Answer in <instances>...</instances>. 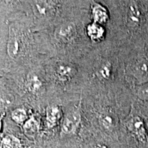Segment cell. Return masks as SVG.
<instances>
[{"label":"cell","instance_id":"cell-1","mask_svg":"<svg viewBox=\"0 0 148 148\" xmlns=\"http://www.w3.org/2000/svg\"><path fill=\"white\" fill-rule=\"evenodd\" d=\"M81 122L79 106L72 108L64 116L61 125V136L73 134L76 132Z\"/></svg>","mask_w":148,"mask_h":148},{"label":"cell","instance_id":"cell-2","mask_svg":"<svg viewBox=\"0 0 148 148\" xmlns=\"http://www.w3.org/2000/svg\"><path fill=\"white\" fill-rule=\"evenodd\" d=\"M23 50L21 38L17 30L14 27L9 28L8 43H7V52L9 56L12 59L17 58L21 54Z\"/></svg>","mask_w":148,"mask_h":148},{"label":"cell","instance_id":"cell-3","mask_svg":"<svg viewBox=\"0 0 148 148\" xmlns=\"http://www.w3.org/2000/svg\"><path fill=\"white\" fill-rule=\"evenodd\" d=\"M129 71L138 84H142L148 82V62L145 59L133 62L130 66Z\"/></svg>","mask_w":148,"mask_h":148},{"label":"cell","instance_id":"cell-4","mask_svg":"<svg viewBox=\"0 0 148 148\" xmlns=\"http://www.w3.org/2000/svg\"><path fill=\"white\" fill-rule=\"evenodd\" d=\"M126 126L131 132L137 136L139 140H141L143 143H148L147 135L146 134L143 121L140 117L133 116L127 121Z\"/></svg>","mask_w":148,"mask_h":148},{"label":"cell","instance_id":"cell-5","mask_svg":"<svg viewBox=\"0 0 148 148\" xmlns=\"http://www.w3.org/2000/svg\"><path fill=\"white\" fill-rule=\"evenodd\" d=\"M76 34V28L72 23L61 24L55 31V38L59 41L68 42L71 40Z\"/></svg>","mask_w":148,"mask_h":148},{"label":"cell","instance_id":"cell-6","mask_svg":"<svg viewBox=\"0 0 148 148\" xmlns=\"http://www.w3.org/2000/svg\"><path fill=\"white\" fill-rule=\"evenodd\" d=\"M26 86L29 92L37 94L42 88V82L36 73H30L27 77Z\"/></svg>","mask_w":148,"mask_h":148},{"label":"cell","instance_id":"cell-7","mask_svg":"<svg viewBox=\"0 0 148 148\" xmlns=\"http://www.w3.org/2000/svg\"><path fill=\"white\" fill-rule=\"evenodd\" d=\"M60 117V110L58 106H48L46 110V122L47 127L51 128L56 125Z\"/></svg>","mask_w":148,"mask_h":148},{"label":"cell","instance_id":"cell-8","mask_svg":"<svg viewBox=\"0 0 148 148\" xmlns=\"http://www.w3.org/2000/svg\"><path fill=\"white\" fill-rule=\"evenodd\" d=\"M92 16L94 20V23L97 24L105 23L108 18V13L106 9L98 3H94L92 5Z\"/></svg>","mask_w":148,"mask_h":148},{"label":"cell","instance_id":"cell-9","mask_svg":"<svg viewBox=\"0 0 148 148\" xmlns=\"http://www.w3.org/2000/svg\"><path fill=\"white\" fill-rule=\"evenodd\" d=\"M140 12L138 7L134 3L130 6L127 15V23L132 27H136L140 23Z\"/></svg>","mask_w":148,"mask_h":148},{"label":"cell","instance_id":"cell-10","mask_svg":"<svg viewBox=\"0 0 148 148\" xmlns=\"http://www.w3.org/2000/svg\"><path fill=\"white\" fill-rule=\"evenodd\" d=\"M23 130L27 136H34L39 130V124L38 120L34 116H30L23 124Z\"/></svg>","mask_w":148,"mask_h":148},{"label":"cell","instance_id":"cell-11","mask_svg":"<svg viewBox=\"0 0 148 148\" xmlns=\"http://www.w3.org/2000/svg\"><path fill=\"white\" fill-rule=\"evenodd\" d=\"M104 30L99 24L93 23L87 27V34L92 40H99L103 38Z\"/></svg>","mask_w":148,"mask_h":148},{"label":"cell","instance_id":"cell-12","mask_svg":"<svg viewBox=\"0 0 148 148\" xmlns=\"http://www.w3.org/2000/svg\"><path fill=\"white\" fill-rule=\"evenodd\" d=\"M21 147L19 140L12 135H7L3 138L0 143V148H19Z\"/></svg>","mask_w":148,"mask_h":148},{"label":"cell","instance_id":"cell-13","mask_svg":"<svg viewBox=\"0 0 148 148\" xmlns=\"http://www.w3.org/2000/svg\"><path fill=\"white\" fill-rule=\"evenodd\" d=\"M11 118L18 124H23L27 119L26 110L21 108L14 109L11 113Z\"/></svg>","mask_w":148,"mask_h":148},{"label":"cell","instance_id":"cell-14","mask_svg":"<svg viewBox=\"0 0 148 148\" xmlns=\"http://www.w3.org/2000/svg\"><path fill=\"white\" fill-rule=\"evenodd\" d=\"M74 68L71 66L67 65V64H62L60 65L57 69V73L61 78L66 79L73 75L74 73Z\"/></svg>","mask_w":148,"mask_h":148},{"label":"cell","instance_id":"cell-15","mask_svg":"<svg viewBox=\"0 0 148 148\" xmlns=\"http://www.w3.org/2000/svg\"><path fill=\"white\" fill-rule=\"evenodd\" d=\"M50 7L49 4L43 0H38L35 3V9L37 11V13L40 16L48 15L50 10Z\"/></svg>","mask_w":148,"mask_h":148},{"label":"cell","instance_id":"cell-16","mask_svg":"<svg viewBox=\"0 0 148 148\" xmlns=\"http://www.w3.org/2000/svg\"><path fill=\"white\" fill-rule=\"evenodd\" d=\"M137 96L142 100H148V82L140 85L137 89Z\"/></svg>","mask_w":148,"mask_h":148},{"label":"cell","instance_id":"cell-17","mask_svg":"<svg viewBox=\"0 0 148 148\" xmlns=\"http://www.w3.org/2000/svg\"><path fill=\"white\" fill-rule=\"evenodd\" d=\"M100 121L103 126L106 129H110L113 126V119L110 115L107 114H103L101 116Z\"/></svg>","mask_w":148,"mask_h":148},{"label":"cell","instance_id":"cell-18","mask_svg":"<svg viewBox=\"0 0 148 148\" xmlns=\"http://www.w3.org/2000/svg\"><path fill=\"white\" fill-rule=\"evenodd\" d=\"M10 103V101L6 97L0 96V114H5L4 110L6 109L8 105Z\"/></svg>","mask_w":148,"mask_h":148},{"label":"cell","instance_id":"cell-19","mask_svg":"<svg viewBox=\"0 0 148 148\" xmlns=\"http://www.w3.org/2000/svg\"><path fill=\"white\" fill-rule=\"evenodd\" d=\"M99 74L100 76H101L103 78H108L110 76V69L108 65H104L100 69L99 71Z\"/></svg>","mask_w":148,"mask_h":148},{"label":"cell","instance_id":"cell-20","mask_svg":"<svg viewBox=\"0 0 148 148\" xmlns=\"http://www.w3.org/2000/svg\"><path fill=\"white\" fill-rule=\"evenodd\" d=\"M4 114H3L2 115L0 116V132H1V127H2V119L3 118V116H4Z\"/></svg>","mask_w":148,"mask_h":148},{"label":"cell","instance_id":"cell-21","mask_svg":"<svg viewBox=\"0 0 148 148\" xmlns=\"http://www.w3.org/2000/svg\"><path fill=\"white\" fill-rule=\"evenodd\" d=\"M95 148H107V147L104 145H97Z\"/></svg>","mask_w":148,"mask_h":148},{"label":"cell","instance_id":"cell-22","mask_svg":"<svg viewBox=\"0 0 148 148\" xmlns=\"http://www.w3.org/2000/svg\"><path fill=\"white\" fill-rule=\"evenodd\" d=\"M3 1H4L6 3H12L13 1V0H3Z\"/></svg>","mask_w":148,"mask_h":148}]
</instances>
